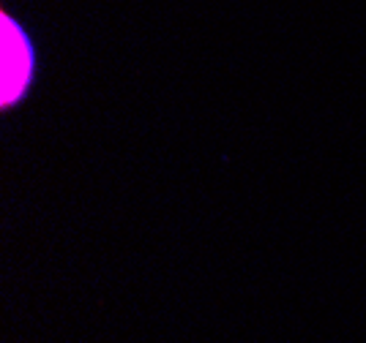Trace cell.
Segmentation results:
<instances>
[{"mask_svg": "<svg viewBox=\"0 0 366 343\" xmlns=\"http://www.w3.org/2000/svg\"><path fill=\"white\" fill-rule=\"evenodd\" d=\"M0 22H3V106H11L31 88L36 55L31 39L19 28V22L9 16V11L0 14Z\"/></svg>", "mask_w": 366, "mask_h": 343, "instance_id": "6da1fadb", "label": "cell"}]
</instances>
